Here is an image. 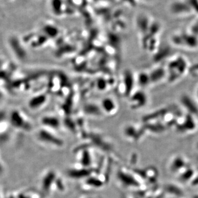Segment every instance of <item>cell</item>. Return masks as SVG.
I'll return each instance as SVG.
<instances>
[{"label":"cell","instance_id":"cell-1","mask_svg":"<svg viewBox=\"0 0 198 198\" xmlns=\"http://www.w3.org/2000/svg\"><path fill=\"white\" fill-rule=\"evenodd\" d=\"M169 67V80L171 83L181 80L190 69L188 61L182 55L176 56L170 62Z\"/></svg>","mask_w":198,"mask_h":198},{"label":"cell","instance_id":"cell-2","mask_svg":"<svg viewBox=\"0 0 198 198\" xmlns=\"http://www.w3.org/2000/svg\"><path fill=\"white\" fill-rule=\"evenodd\" d=\"M55 172L53 170H49L43 174L40 182V189L41 193L44 196H47L52 190V188L57 182Z\"/></svg>","mask_w":198,"mask_h":198},{"label":"cell","instance_id":"cell-3","mask_svg":"<svg viewBox=\"0 0 198 198\" xmlns=\"http://www.w3.org/2000/svg\"><path fill=\"white\" fill-rule=\"evenodd\" d=\"M38 140L41 143L46 145H50L54 147H61L63 145V143L58 138H56L55 136L47 132L46 131L42 130L39 131L38 134Z\"/></svg>","mask_w":198,"mask_h":198},{"label":"cell","instance_id":"cell-4","mask_svg":"<svg viewBox=\"0 0 198 198\" xmlns=\"http://www.w3.org/2000/svg\"><path fill=\"white\" fill-rule=\"evenodd\" d=\"M63 7V0H50V7L55 15H61L62 12Z\"/></svg>","mask_w":198,"mask_h":198},{"label":"cell","instance_id":"cell-5","mask_svg":"<svg viewBox=\"0 0 198 198\" xmlns=\"http://www.w3.org/2000/svg\"><path fill=\"white\" fill-rule=\"evenodd\" d=\"M17 198H41L42 194L34 191H21L16 195Z\"/></svg>","mask_w":198,"mask_h":198},{"label":"cell","instance_id":"cell-6","mask_svg":"<svg viewBox=\"0 0 198 198\" xmlns=\"http://www.w3.org/2000/svg\"><path fill=\"white\" fill-rule=\"evenodd\" d=\"M0 198H3L2 196V193H1V190H0Z\"/></svg>","mask_w":198,"mask_h":198},{"label":"cell","instance_id":"cell-7","mask_svg":"<svg viewBox=\"0 0 198 198\" xmlns=\"http://www.w3.org/2000/svg\"><path fill=\"white\" fill-rule=\"evenodd\" d=\"M7 1H9V0H7Z\"/></svg>","mask_w":198,"mask_h":198}]
</instances>
